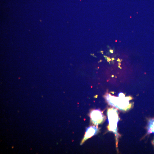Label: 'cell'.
<instances>
[{"label":"cell","instance_id":"obj_4","mask_svg":"<svg viewBox=\"0 0 154 154\" xmlns=\"http://www.w3.org/2000/svg\"><path fill=\"white\" fill-rule=\"evenodd\" d=\"M97 131V128L95 126H92L88 127L86 131L84 139H86L95 135Z\"/></svg>","mask_w":154,"mask_h":154},{"label":"cell","instance_id":"obj_7","mask_svg":"<svg viewBox=\"0 0 154 154\" xmlns=\"http://www.w3.org/2000/svg\"><path fill=\"white\" fill-rule=\"evenodd\" d=\"M153 142H154V141H153Z\"/></svg>","mask_w":154,"mask_h":154},{"label":"cell","instance_id":"obj_5","mask_svg":"<svg viewBox=\"0 0 154 154\" xmlns=\"http://www.w3.org/2000/svg\"><path fill=\"white\" fill-rule=\"evenodd\" d=\"M147 133L148 134L154 133V118L149 121L147 127Z\"/></svg>","mask_w":154,"mask_h":154},{"label":"cell","instance_id":"obj_3","mask_svg":"<svg viewBox=\"0 0 154 154\" xmlns=\"http://www.w3.org/2000/svg\"><path fill=\"white\" fill-rule=\"evenodd\" d=\"M90 116L93 123L96 125L101 123L104 118L102 112L98 110L92 111L90 114Z\"/></svg>","mask_w":154,"mask_h":154},{"label":"cell","instance_id":"obj_2","mask_svg":"<svg viewBox=\"0 0 154 154\" xmlns=\"http://www.w3.org/2000/svg\"><path fill=\"white\" fill-rule=\"evenodd\" d=\"M107 114L109 130L117 134V126L119 120L117 111L115 109L111 108L108 110Z\"/></svg>","mask_w":154,"mask_h":154},{"label":"cell","instance_id":"obj_1","mask_svg":"<svg viewBox=\"0 0 154 154\" xmlns=\"http://www.w3.org/2000/svg\"><path fill=\"white\" fill-rule=\"evenodd\" d=\"M119 97H117L108 94L107 96L106 99L110 105L120 110H125L127 109L129 107V98L125 97L122 93H119Z\"/></svg>","mask_w":154,"mask_h":154},{"label":"cell","instance_id":"obj_6","mask_svg":"<svg viewBox=\"0 0 154 154\" xmlns=\"http://www.w3.org/2000/svg\"><path fill=\"white\" fill-rule=\"evenodd\" d=\"M110 51L111 53H113V50H110Z\"/></svg>","mask_w":154,"mask_h":154}]
</instances>
